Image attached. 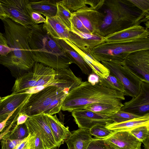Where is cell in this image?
<instances>
[{
    "mask_svg": "<svg viewBox=\"0 0 149 149\" xmlns=\"http://www.w3.org/2000/svg\"><path fill=\"white\" fill-rule=\"evenodd\" d=\"M57 2L62 4L72 13L86 6H90L91 5V0H63Z\"/></svg>",
    "mask_w": 149,
    "mask_h": 149,
    "instance_id": "cell-31",
    "label": "cell"
},
{
    "mask_svg": "<svg viewBox=\"0 0 149 149\" xmlns=\"http://www.w3.org/2000/svg\"><path fill=\"white\" fill-rule=\"evenodd\" d=\"M106 125L98 124L90 129L91 135L97 138L104 139L110 136L114 132L106 127Z\"/></svg>",
    "mask_w": 149,
    "mask_h": 149,
    "instance_id": "cell-32",
    "label": "cell"
},
{
    "mask_svg": "<svg viewBox=\"0 0 149 149\" xmlns=\"http://www.w3.org/2000/svg\"><path fill=\"white\" fill-rule=\"evenodd\" d=\"M143 125H149V113L122 123L109 124L105 127L114 132L130 131L137 127Z\"/></svg>",
    "mask_w": 149,
    "mask_h": 149,
    "instance_id": "cell-23",
    "label": "cell"
},
{
    "mask_svg": "<svg viewBox=\"0 0 149 149\" xmlns=\"http://www.w3.org/2000/svg\"><path fill=\"white\" fill-rule=\"evenodd\" d=\"M31 17L33 22L37 24L40 23H44L46 20V18L41 14L33 11L31 14Z\"/></svg>",
    "mask_w": 149,
    "mask_h": 149,
    "instance_id": "cell-41",
    "label": "cell"
},
{
    "mask_svg": "<svg viewBox=\"0 0 149 149\" xmlns=\"http://www.w3.org/2000/svg\"><path fill=\"white\" fill-rule=\"evenodd\" d=\"M6 14L12 20L33 30L39 28V24L33 21V11L29 0H0Z\"/></svg>",
    "mask_w": 149,
    "mask_h": 149,
    "instance_id": "cell-8",
    "label": "cell"
},
{
    "mask_svg": "<svg viewBox=\"0 0 149 149\" xmlns=\"http://www.w3.org/2000/svg\"><path fill=\"white\" fill-rule=\"evenodd\" d=\"M22 140L11 139L10 138L8 133L1 139V149H15Z\"/></svg>",
    "mask_w": 149,
    "mask_h": 149,
    "instance_id": "cell-37",
    "label": "cell"
},
{
    "mask_svg": "<svg viewBox=\"0 0 149 149\" xmlns=\"http://www.w3.org/2000/svg\"><path fill=\"white\" fill-rule=\"evenodd\" d=\"M63 91L65 90L55 86H50L31 94L21 106L19 112L29 117L44 113L53 99Z\"/></svg>",
    "mask_w": 149,
    "mask_h": 149,
    "instance_id": "cell-6",
    "label": "cell"
},
{
    "mask_svg": "<svg viewBox=\"0 0 149 149\" xmlns=\"http://www.w3.org/2000/svg\"><path fill=\"white\" fill-rule=\"evenodd\" d=\"M70 21L71 25L73 26L78 30L84 33L90 34L80 19L72 13L70 19Z\"/></svg>",
    "mask_w": 149,
    "mask_h": 149,
    "instance_id": "cell-38",
    "label": "cell"
},
{
    "mask_svg": "<svg viewBox=\"0 0 149 149\" xmlns=\"http://www.w3.org/2000/svg\"><path fill=\"white\" fill-rule=\"evenodd\" d=\"M93 138L89 129L79 128L71 132L65 141L68 149H87Z\"/></svg>",
    "mask_w": 149,
    "mask_h": 149,
    "instance_id": "cell-18",
    "label": "cell"
},
{
    "mask_svg": "<svg viewBox=\"0 0 149 149\" xmlns=\"http://www.w3.org/2000/svg\"><path fill=\"white\" fill-rule=\"evenodd\" d=\"M88 81L92 85H95L99 82V77L93 72L88 75Z\"/></svg>",
    "mask_w": 149,
    "mask_h": 149,
    "instance_id": "cell-46",
    "label": "cell"
},
{
    "mask_svg": "<svg viewBox=\"0 0 149 149\" xmlns=\"http://www.w3.org/2000/svg\"><path fill=\"white\" fill-rule=\"evenodd\" d=\"M31 94L12 93L1 97L0 101V122L6 119L27 100Z\"/></svg>",
    "mask_w": 149,
    "mask_h": 149,
    "instance_id": "cell-16",
    "label": "cell"
},
{
    "mask_svg": "<svg viewBox=\"0 0 149 149\" xmlns=\"http://www.w3.org/2000/svg\"><path fill=\"white\" fill-rule=\"evenodd\" d=\"M143 12L149 14V0H130Z\"/></svg>",
    "mask_w": 149,
    "mask_h": 149,
    "instance_id": "cell-40",
    "label": "cell"
},
{
    "mask_svg": "<svg viewBox=\"0 0 149 149\" xmlns=\"http://www.w3.org/2000/svg\"><path fill=\"white\" fill-rule=\"evenodd\" d=\"M57 11L55 17L70 31L71 24L70 21L72 12L61 3L56 1Z\"/></svg>",
    "mask_w": 149,
    "mask_h": 149,
    "instance_id": "cell-29",
    "label": "cell"
},
{
    "mask_svg": "<svg viewBox=\"0 0 149 149\" xmlns=\"http://www.w3.org/2000/svg\"></svg>",
    "mask_w": 149,
    "mask_h": 149,
    "instance_id": "cell-51",
    "label": "cell"
},
{
    "mask_svg": "<svg viewBox=\"0 0 149 149\" xmlns=\"http://www.w3.org/2000/svg\"><path fill=\"white\" fill-rule=\"evenodd\" d=\"M72 13L80 19L90 34H98L100 13L96 8L87 6Z\"/></svg>",
    "mask_w": 149,
    "mask_h": 149,
    "instance_id": "cell-15",
    "label": "cell"
},
{
    "mask_svg": "<svg viewBox=\"0 0 149 149\" xmlns=\"http://www.w3.org/2000/svg\"><path fill=\"white\" fill-rule=\"evenodd\" d=\"M34 136V133H30L29 136L22 140L15 149H30L31 144Z\"/></svg>",
    "mask_w": 149,
    "mask_h": 149,
    "instance_id": "cell-39",
    "label": "cell"
},
{
    "mask_svg": "<svg viewBox=\"0 0 149 149\" xmlns=\"http://www.w3.org/2000/svg\"><path fill=\"white\" fill-rule=\"evenodd\" d=\"M116 149H139L142 142L130 131L114 132L108 137L103 139Z\"/></svg>",
    "mask_w": 149,
    "mask_h": 149,
    "instance_id": "cell-14",
    "label": "cell"
},
{
    "mask_svg": "<svg viewBox=\"0 0 149 149\" xmlns=\"http://www.w3.org/2000/svg\"><path fill=\"white\" fill-rule=\"evenodd\" d=\"M101 63L110 72V74L117 77L124 85L125 95L132 98L139 94L142 82L143 81L137 75L123 63H117L107 61Z\"/></svg>",
    "mask_w": 149,
    "mask_h": 149,
    "instance_id": "cell-7",
    "label": "cell"
},
{
    "mask_svg": "<svg viewBox=\"0 0 149 149\" xmlns=\"http://www.w3.org/2000/svg\"><path fill=\"white\" fill-rule=\"evenodd\" d=\"M149 37L148 29L140 25L134 26L104 38L103 42L122 41Z\"/></svg>",
    "mask_w": 149,
    "mask_h": 149,
    "instance_id": "cell-17",
    "label": "cell"
},
{
    "mask_svg": "<svg viewBox=\"0 0 149 149\" xmlns=\"http://www.w3.org/2000/svg\"><path fill=\"white\" fill-rule=\"evenodd\" d=\"M0 44L5 45L7 46V43L5 38H4L3 33L0 32Z\"/></svg>",
    "mask_w": 149,
    "mask_h": 149,
    "instance_id": "cell-48",
    "label": "cell"
},
{
    "mask_svg": "<svg viewBox=\"0 0 149 149\" xmlns=\"http://www.w3.org/2000/svg\"><path fill=\"white\" fill-rule=\"evenodd\" d=\"M29 117L26 115L19 111L17 118L16 125H18L24 123Z\"/></svg>",
    "mask_w": 149,
    "mask_h": 149,
    "instance_id": "cell-44",
    "label": "cell"
},
{
    "mask_svg": "<svg viewBox=\"0 0 149 149\" xmlns=\"http://www.w3.org/2000/svg\"><path fill=\"white\" fill-rule=\"evenodd\" d=\"M46 19L43 24V26L53 38L56 40L69 39L70 31L55 16L46 17Z\"/></svg>",
    "mask_w": 149,
    "mask_h": 149,
    "instance_id": "cell-21",
    "label": "cell"
},
{
    "mask_svg": "<svg viewBox=\"0 0 149 149\" xmlns=\"http://www.w3.org/2000/svg\"><path fill=\"white\" fill-rule=\"evenodd\" d=\"M46 114L55 141L58 147H59L63 143L71 132L68 127H65L59 121L56 115L53 116Z\"/></svg>",
    "mask_w": 149,
    "mask_h": 149,
    "instance_id": "cell-20",
    "label": "cell"
},
{
    "mask_svg": "<svg viewBox=\"0 0 149 149\" xmlns=\"http://www.w3.org/2000/svg\"><path fill=\"white\" fill-rule=\"evenodd\" d=\"M141 116L120 110L111 116L113 123H119L129 120Z\"/></svg>",
    "mask_w": 149,
    "mask_h": 149,
    "instance_id": "cell-34",
    "label": "cell"
},
{
    "mask_svg": "<svg viewBox=\"0 0 149 149\" xmlns=\"http://www.w3.org/2000/svg\"><path fill=\"white\" fill-rule=\"evenodd\" d=\"M123 105L122 102L115 103H97L87 104L81 109L110 116L120 110Z\"/></svg>",
    "mask_w": 149,
    "mask_h": 149,
    "instance_id": "cell-25",
    "label": "cell"
},
{
    "mask_svg": "<svg viewBox=\"0 0 149 149\" xmlns=\"http://www.w3.org/2000/svg\"><path fill=\"white\" fill-rule=\"evenodd\" d=\"M57 148H54V149H57Z\"/></svg>",
    "mask_w": 149,
    "mask_h": 149,
    "instance_id": "cell-50",
    "label": "cell"
},
{
    "mask_svg": "<svg viewBox=\"0 0 149 149\" xmlns=\"http://www.w3.org/2000/svg\"><path fill=\"white\" fill-rule=\"evenodd\" d=\"M149 125H143L137 127L130 132L138 140L143 142L149 139Z\"/></svg>",
    "mask_w": 149,
    "mask_h": 149,
    "instance_id": "cell-33",
    "label": "cell"
},
{
    "mask_svg": "<svg viewBox=\"0 0 149 149\" xmlns=\"http://www.w3.org/2000/svg\"><path fill=\"white\" fill-rule=\"evenodd\" d=\"M72 116L79 128L90 129L98 124H108L113 123L110 116L81 109L73 110Z\"/></svg>",
    "mask_w": 149,
    "mask_h": 149,
    "instance_id": "cell-12",
    "label": "cell"
},
{
    "mask_svg": "<svg viewBox=\"0 0 149 149\" xmlns=\"http://www.w3.org/2000/svg\"><path fill=\"white\" fill-rule=\"evenodd\" d=\"M87 149H116L102 138H93Z\"/></svg>",
    "mask_w": 149,
    "mask_h": 149,
    "instance_id": "cell-35",
    "label": "cell"
},
{
    "mask_svg": "<svg viewBox=\"0 0 149 149\" xmlns=\"http://www.w3.org/2000/svg\"><path fill=\"white\" fill-rule=\"evenodd\" d=\"M8 17V16L5 12L0 1V19L2 20Z\"/></svg>",
    "mask_w": 149,
    "mask_h": 149,
    "instance_id": "cell-47",
    "label": "cell"
},
{
    "mask_svg": "<svg viewBox=\"0 0 149 149\" xmlns=\"http://www.w3.org/2000/svg\"><path fill=\"white\" fill-rule=\"evenodd\" d=\"M99 82L109 89L118 91L124 94L125 93V89L123 84L117 77L112 74H110L105 79L99 77Z\"/></svg>",
    "mask_w": 149,
    "mask_h": 149,
    "instance_id": "cell-27",
    "label": "cell"
},
{
    "mask_svg": "<svg viewBox=\"0 0 149 149\" xmlns=\"http://www.w3.org/2000/svg\"><path fill=\"white\" fill-rule=\"evenodd\" d=\"M27 128L29 133H34L35 134L31 144L30 149H46L39 132L32 128Z\"/></svg>",
    "mask_w": 149,
    "mask_h": 149,
    "instance_id": "cell-36",
    "label": "cell"
},
{
    "mask_svg": "<svg viewBox=\"0 0 149 149\" xmlns=\"http://www.w3.org/2000/svg\"><path fill=\"white\" fill-rule=\"evenodd\" d=\"M25 123L28 127L35 130L39 132L46 149H54L58 147L45 114L42 113L29 117Z\"/></svg>",
    "mask_w": 149,
    "mask_h": 149,
    "instance_id": "cell-10",
    "label": "cell"
},
{
    "mask_svg": "<svg viewBox=\"0 0 149 149\" xmlns=\"http://www.w3.org/2000/svg\"><path fill=\"white\" fill-rule=\"evenodd\" d=\"M31 69L36 81V87L33 88L37 92L47 87L55 86L57 83L55 70L37 62H35Z\"/></svg>",
    "mask_w": 149,
    "mask_h": 149,
    "instance_id": "cell-13",
    "label": "cell"
},
{
    "mask_svg": "<svg viewBox=\"0 0 149 149\" xmlns=\"http://www.w3.org/2000/svg\"><path fill=\"white\" fill-rule=\"evenodd\" d=\"M122 63L144 82L149 83V49L132 52Z\"/></svg>",
    "mask_w": 149,
    "mask_h": 149,
    "instance_id": "cell-9",
    "label": "cell"
},
{
    "mask_svg": "<svg viewBox=\"0 0 149 149\" xmlns=\"http://www.w3.org/2000/svg\"><path fill=\"white\" fill-rule=\"evenodd\" d=\"M14 50L13 49L7 46L0 44V56H5Z\"/></svg>",
    "mask_w": 149,
    "mask_h": 149,
    "instance_id": "cell-43",
    "label": "cell"
},
{
    "mask_svg": "<svg viewBox=\"0 0 149 149\" xmlns=\"http://www.w3.org/2000/svg\"><path fill=\"white\" fill-rule=\"evenodd\" d=\"M30 1L33 11L42 15L46 17L55 16L57 11L56 2L49 0H31Z\"/></svg>",
    "mask_w": 149,
    "mask_h": 149,
    "instance_id": "cell-26",
    "label": "cell"
},
{
    "mask_svg": "<svg viewBox=\"0 0 149 149\" xmlns=\"http://www.w3.org/2000/svg\"><path fill=\"white\" fill-rule=\"evenodd\" d=\"M29 44L35 62L55 70L68 68L73 63L57 40L44 28L43 24L33 30Z\"/></svg>",
    "mask_w": 149,
    "mask_h": 149,
    "instance_id": "cell-3",
    "label": "cell"
},
{
    "mask_svg": "<svg viewBox=\"0 0 149 149\" xmlns=\"http://www.w3.org/2000/svg\"><path fill=\"white\" fill-rule=\"evenodd\" d=\"M69 45L82 57L90 66L92 72L99 77L105 79L109 76L110 74L109 70L100 62L97 61L89 54L82 51L72 43L70 42Z\"/></svg>",
    "mask_w": 149,
    "mask_h": 149,
    "instance_id": "cell-22",
    "label": "cell"
},
{
    "mask_svg": "<svg viewBox=\"0 0 149 149\" xmlns=\"http://www.w3.org/2000/svg\"><path fill=\"white\" fill-rule=\"evenodd\" d=\"M18 115H16L14 117L13 119L11 121L8 127L0 134V141L3 137L6 134L10 132L15 124V123L16 122L17 118Z\"/></svg>",
    "mask_w": 149,
    "mask_h": 149,
    "instance_id": "cell-42",
    "label": "cell"
},
{
    "mask_svg": "<svg viewBox=\"0 0 149 149\" xmlns=\"http://www.w3.org/2000/svg\"><path fill=\"white\" fill-rule=\"evenodd\" d=\"M68 92L63 91L52 101L44 113L50 115L58 113L61 110L65 97Z\"/></svg>",
    "mask_w": 149,
    "mask_h": 149,
    "instance_id": "cell-28",
    "label": "cell"
},
{
    "mask_svg": "<svg viewBox=\"0 0 149 149\" xmlns=\"http://www.w3.org/2000/svg\"><path fill=\"white\" fill-rule=\"evenodd\" d=\"M149 49V37L104 42L93 48L89 55L99 62L120 63L131 53Z\"/></svg>",
    "mask_w": 149,
    "mask_h": 149,
    "instance_id": "cell-5",
    "label": "cell"
},
{
    "mask_svg": "<svg viewBox=\"0 0 149 149\" xmlns=\"http://www.w3.org/2000/svg\"><path fill=\"white\" fill-rule=\"evenodd\" d=\"M123 104L121 110L140 116L149 113V83L142 82L139 94Z\"/></svg>",
    "mask_w": 149,
    "mask_h": 149,
    "instance_id": "cell-11",
    "label": "cell"
},
{
    "mask_svg": "<svg viewBox=\"0 0 149 149\" xmlns=\"http://www.w3.org/2000/svg\"><path fill=\"white\" fill-rule=\"evenodd\" d=\"M1 21L8 46L14 50L5 56H0V64L8 68L17 78L32 69L35 62L29 44L33 30L9 17Z\"/></svg>",
    "mask_w": 149,
    "mask_h": 149,
    "instance_id": "cell-1",
    "label": "cell"
},
{
    "mask_svg": "<svg viewBox=\"0 0 149 149\" xmlns=\"http://www.w3.org/2000/svg\"><path fill=\"white\" fill-rule=\"evenodd\" d=\"M17 110L12 112L6 119L0 122V133L7 126L8 124L10 123H10L9 120Z\"/></svg>",
    "mask_w": 149,
    "mask_h": 149,
    "instance_id": "cell-45",
    "label": "cell"
},
{
    "mask_svg": "<svg viewBox=\"0 0 149 149\" xmlns=\"http://www.w3.org/2000/svg\"><path fill=\"white\" fill-rule=\"evenodd\" d=\"M98 34L104 37L149 21V14L143 12L130 0H100Z\"/></svg>",
    "mask_w": 149,
    "mask_h": 149,
    "instance_id": "cell-2",
    "label": "cell"
},
{
    "mask_svg": "<svg viewBox=\"0 0 149 149\" xmlns=\"http://www.w3.org/2000/svg\"><path fill=\"white\" fill-rule=\"evenodd\" d=\"M8 134L12 140H22L29 136V133L25 123L18 125L15 124Z\"/></svg>",
    "mask_w": 149,
    "mask_h": 149,
    "instance_id": "cell-30",
    "label": "cell"
},
{
    "mask_svg": "<svg viewBox=\"0 0 149 149\" xmlns=\"http://www.w3.org/2000/svg\"><path fill=\"white\" fill-rule=\"evenodd\" d=\"M56 86L69 92L82 82L81 78L76 76L69 68L55 70Z\"/></svg>",
    "mask_w": 149,
    "mask_h": 149,
    "instance_id": "cell-19",
    "label": "cell"
},
{
    "mask_svg": "<svg viewBox=\"0 0 149 149\" xmlns=\"http://www.w3.org/2000/svg\"><path fill=\"white\" fill-rule=\"evenodd\" d=\"M56 40L63 49L68 54L73 63L76 64L79 68L83 73L89 75L93 72L88 65L72 47L63 40Z\"/></svg>",
    "mask_w": 149,
    "mask_h": 149,
    "instance_id": "cell-24",
    "label": "cell"
},
{
    "mask_svg": "<svg viewBox=\"0 0 149 149\" xmlns=\"http://www.w3.org/2000/svg\"><path fill=\"white\" fill-rule=\"evenodd\" d=\"M124 93L109 89L99 82L92 85L82 81L66 95L63 104L70 112L88 104L97 103H115L125 100Z\"/></svg>",
    "mask_w": 149,
    "mask_h": 149,
    "instance_id": "cell-4",
    "label": "cell"
},
{
    "mask_svg": "<svg viewBox=\"0 0 149 149\" xmlns=\"http://www.w3.org/2000/svg\"><path fill=\"white\" fill-rule=\"evenodd\" d=\"M1 97H0V101L1 100Z\"/></svg>",
    "mask_w": 149,
    "mask_h": 149,
    "instance_id": "cell-49",
    "label": "cell"
}]
</instances>
